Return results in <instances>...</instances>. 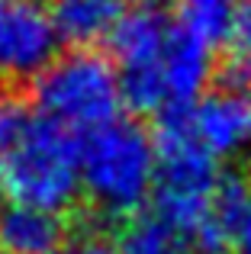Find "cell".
Segmentation results:
<instances>
[{
	"mask_svg": "<svg viewBox=\"0 0 251 254\" xmlns=\"http://www.w3.org/2000/svg\"><path fill=\"white\" fill-rule=\"evenodd\" d=\"M126 10V0H55L52 19L62 42L71 49H94L113 39Z\"/></svg>",
	"mask_w": 251,
	"mask_h": 254,
	"instance_id": "8",
	"label": "cell"
},
{
	"mask_svg": "<svg viewBox=\"0 0 251 254\" xmlns=\"http://www.w3.org/2000/svg\"><path fill=\"white\" fill-rule=\"evenodd\" d=\"M64 245L62 212L10 203L0 209V254H55Z\"/></svg>",
	"mask_w": 251,
	"mask_h": 254,
	"instance_id": "9",
	"label": "cell"
},
{
	"mask_svg": "<svg viewBox=\"0 0 251 254\" xmlns=\"http://www.w3.org/2000/svg\"><path fill=\"white\" fill-rule=\"evenodd\" d=\"M32 97L45 119L84 135L116 119L120 103H126L116 64L94 49H71L68 55H58L32 81Z\"/></svg>",
	"mask_w": 251,
	"mask_h": 254,
	"instance_id": "4",
	"label": "cell"
},
{
	"mask_svg": "<svg viewBox=\"0 0 251 254\" xmlns=\"http://www.w3.org/2000/svg\"><path fill=\"white\" fill-rule=\"evenodd\" d=\"M0 193L10 203L62 212L81 193V142L52 119H32L0 161Z\"/></svg>",
	"mask_w": 251,
	"mask_h": 254,
	"instance_id": "2",
	"label": "cell"
},
{
	"mask_svg": "<svg viewBox=\"0 0 251 254\" xmlns=\"http://www.w3.org/2000/svg\"><path fill=\"white\" fill-rule=\"evenodd\" d=\"M181 113L190 135L216 161H239L251 155V77L232 74V81L209 87Z\"/></svg>",
	"mask_w": 251,
	"mask_h": 254,
	"instance_id": "6",
	"label": "cell"
},
{
	"mask_svg": "<svg viewBox=\"0 0 251 254\" xmlns=\"http://www.w3.org/2000/svg\"><path fill=\"white\" fill-rule=\"evenodd\" d=\"M171 32H174V23H168L155 6H129L110 39L123 84V100L135 113L164 116L161 62Z\"/></svg>",
	"mask_w": 251,
	"mask_h": 254,
	"instance_id": "5",
	"label": "cell"
},
{
	"mask_svg": "<svg viewBox=\"0 0 251 254\" xmlns=\"http://www.w3.org/2000/svg\"><path fill=\"white\" fill-rule=\"evenodd\" d=\"M232 251L235 254H251V193L242 206V216L239 225H235V235H232Z\"/></svg>",
	"mask_w": 251,
	"mask_h": 254,
	"instance_id": "15",
	"label": "cell"
},
{
	"mask_svg": "<svg viewBox=\"0 0 251 254\" xmlns=\"http://www.w3.org/2000/svg\"><path fill=\"white\" fill-rule=\"evenodd\" d=\"M226 49L232 52V62H235V74L251 77V0H245L239 19H235L232 32L226 39Z\"/></svg>",
	"mask_w": 251,
	"mask_h": 254,
	"instance_id": "13",
	"label": "cell"
},
{
	"mask_svg": "<svg viewBox=\"0 0 251 254\" xmlns=\"http://www.w3.org/2000/svg\"><path fill=\"white\" fill-rule=\"evenodd\" d=\"M113 248L116 254H196L187 232L158 209L126 219Z\"/></svg>",
	"mask_w": 251,
	"mask_h": 254,
	"instance_id": "10",
	"label": "cell"
},
{
	"mask_svg": "<svg viewBox=\"0 0 251 254\" xmlns=\"http://www.w3.org/2000/svg\"><path fill=\"white\" fill-rule=\"evenodd\" d=\"M242 6H245V0H177L174 23L177 29L200 39L203 45L219 49V45H226Z\"/></svg>",
	"mask_w": 251,
	"mask_h": 254,
	"instance_id": "11",
	"label": "cell"
},
{
	"mask_svg": "<svg viewBox=\"0 0 251 254\" xmlns=\"http://www.w3.org/2000/svg\"><path fill=\"white\" fill-rule=\"evenodd\" d=\"M158 145V184H155V209L168 216L174 225L187 232L193 242V232L213 209L226 174L219 161L190 135L184 113H164L158 116L155 129Z\"/></svg>",
	"mask_w": 251,
	"mask_h": 254,
	"instance_id": "3",
	"label": "cell"
},
{
	"mask_svg": "<svg viewBox=\"0 0 251 254\" xmlns=\"http://www.w3.org/2000/svg\"><path fill=\"white\" fill-rule=\"evenodd\" d=\"M155 184L158 145L142 123L116 116L81 138V193L97 216L123 222L138 216Z\"/></svg>",
	"mask_w": 251,
	"mask_h": 254,
	"instance_id": "1",
	"label": "cell"
},
{
	"mask_svg": "<svg viewBox=\"0 0 251 254\" xmlns=\"http://www.w3.org/2000/svg\"><path fill=\"white\" fill-rule=\"evenodd\" d=\"M52 6L42 0H0V84L36 81L58 49Z\"/></svg>",
	"mask_w": 251,
	"mask_h": 254,
	"instance_id": "7",
	"label": "cell"
},
{
	"mask_svg": "<svg viewBox=\"0 0 251 254\" xmlns=\"http://www.w3.org/2000/svg\"><path fill=\"white\" fill-rule=\"evenodd\" d=\"M32 116L26 110V103L13 93H0V161L13 151V145L23 138V132L29 129Z\"/></svg>",
	"mask_w": 251,
	"mask_h": 254,
	"instance_id": "12",
	"label": "cell"
},
{
	"mask_svg": "<svg viewBox=\"0 0 251 254\" xmlns=\"http://www.w3.org/2000/svg\"><path fill=\"white\" fill-rule=\"evenodd\" d=\"M55 254H116V248H113V245H107L103 238L84 235V238H74V242H64Z\"/></svg>",
	"mask_w": 251,
	"mask_h": 254,
	"instance_id": "14",
	"label": "cell"
}]
</instances>
